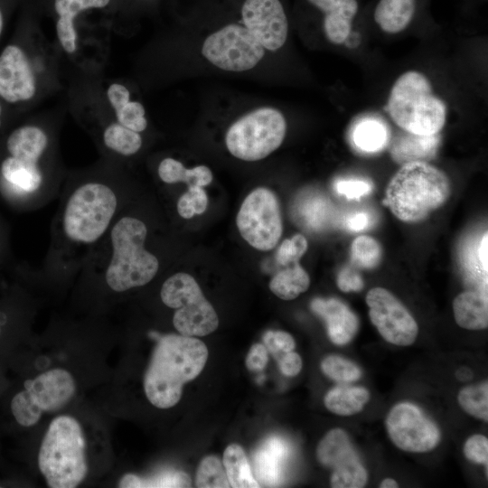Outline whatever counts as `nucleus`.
<instances>
[{"mask_svg":"<svg viewBox=\"0 0 488 488\" xmlns=\"http://www.w3.org/2000/svg\"><path fill=\"white\" fill-rule=\"evenodd\" d=\"M0 333H1V324H0Z\"/></svg>","mask_w":488,"mask_h":488,"instance_id":"obj_53","label":"nucleus"},{"mask_svg":"<svg viewBox=\"0 0 488 488\" xmlns=\"http://www.w3.org/2000/svg\"><path fill=\"white\" fill-rule=\"evenodd\" d=\"M350 139L356 150L365 154H375L389 145L390 134L383 120L374 117H367L359 119L353 125Z\"/></svg>","mask_w":488,"mask_h":488,"instance_id":"obj_24","label":"nucleus"},{"mask_svg":"<svg viewBox=\"0 0 488 488\" xmlns=\"http://www.w3.org/2000/svg\"><path fill=\"white\" fill-rule=\"evenodd\" d=\"M337 286L343 292L359 291L362 288L363 282L357 272L346 267L338 274Z\"/></svg>","mask_w":488,"mask_h":488,"instance_id":"obj_45","label":"nucleus"},{"mask_svg":"<svg viewBox=\"0 0 488 488\" xmlns=\"http://www.w3.org/2000/svg\"><path fill=\"white\" fill-rule=\"evenodd\" d=\"M310 286L307 272L296 262L278 271L270 280L271 292L283 300H292L305 292Z\"/></svg>","mask_w":488,"mask_h":488,"instance_id":"obj_29","label":"nucleus"},{"mask_svg":"<svg viewBox=\"0 0 488 488\" xmlns=\"http://www.w3.org/2000/svg\"><path fill=\"white\" fill-rule=\"evenodd\" d=\"M37 93V79L29 52L17 41L0 52V100L5 106L20 107Z\"/></svg>","mask_w":488,"mask_h":488,"instance_id":"obj_15","label":"nucleus"},{"mask_svg":"<svg viewBox=\"0 0 488 488\" xmlns=\"http://www.w3.org/2000/svg\"><path fill=\"white\" fill-rule=\"evenodd\" d=\"M307 247L306 239L302 234H296L281 243L277 252V261L284 267L298 262Z\"/></svg>","mask_w":488,"mask_h":488,"instance_id":"obj_40","label":"nucleus"},{"mask_svg":"<svg viewBox=\"0 0 488 488\" xmlns=\"http://www.w3.org/2000/svg\"><path fill=\"white\" fill-rule=\"evenodd\" d=\"M310 307L324 320L328 336L334 344L344 345L353 339L359 320L344 303L336 298L317 297L312 300Z\"/></svg>","mask_w":488,"mask_h":488,"instance_id":"obj_17","label":"nucleus"},{"mask_svg":"<svg viewBox=\"0 0 488 488\" xmlns=\"http://www.w3.org/2000/svg\"><path fill=\"white\" fill-rule=\"evenodd\" d=\"M86 441L79 421L67 415L56 417L42 438L38 466L52 488H75L88 473Z\"/></svg>","mask_w":488,"mask_h":488,"instance_id":"obj_6","label":"nucleus"},{"mask_svg":"<svg viewBox=\"0 0 488 488\" xmlns=\"http://www.w3.org/2000/svg\"><path fill=\"white\" fill-rule=\"evenodd\" d=\"M370 399L366 388L339 385L331 389L324 396L326 408L339 416H352L359 413Z\"/></svg>","mask_w":488,"mask_h":488,"instance_id":"obj_25","label":"nucleus"},{"mask_svg":"<svg viewBox=\"0 0 488 488\" xmlns=\"http://www.w3.org/2000/svg\"><path fill=\"white\" fill-rule=\"evenodd\" d=\"M369 316L381 337L389 343L408 346L418 337V326L404 305L382 287L371 288L366 296Z\"/></svg>","mask_w":488,"mask_h":488,"instance_id":"obj_14","label":"nucleus"},{"mask_svg":"<svg viewBox=\"0 0 488 488\" xmlns=\"http://www.w3.org/2000/svg\"><path fill=\"white\" fill-rule=\"evenodd\" d=\"M464 455L471 462L487 466L488 439L481 434L471 436L464 445Z\"/></svg>","mask_w":488,"mask_h":488,"instance_id":"obj_42","label":"nucleus"},{"mask_svg":"<svg viewBox=\"0 0 488 488\" xmlns=\"http://www.w3.org/2000/svg\"><path fill=\"white\" fill-rule=\"evenodd\" d=\"M112 0H54L53 8L57 15L56 33L59 42L67 53L77 50L78 34L75 20L83 12L104 9Z\"/></svg>","mask_w":488,"mask_h":488,"instance_id":"obj_18","label":"nucleus"},{"mask_svg":"<svg viewBox=\"0 0 488 488\" xmlns=\"http://www.w3.org/2000/svg\"><path fill=\"white\" fill-rule=\"evenodd\" d=\"M202 53L218 68L239 72L254 68L265 52L245 26L230 23L205 39Z\"/></svg>","mask_w":488,"mask_h":488,"instance_id":"obj_12","label":"nucleus"},{"mask_svg":"<svg viewBox=\"0 0 488 488\" xmlns=\"http://www.w3.org/2000/svg\"><path fill=\"white\" fill-rule=\"evenodd\" d=\"M159 178L165 183H185L188 186H206L212 181V173L205 165L185 168L183 164L166 157L161 161L157 169Z\"/></svg>","mask_w":488,"mask_h":488,"instance_id":"obj_28","label":"nucleus"},{"mask_svg":"<svg viewBox=\"0 0 488 488\" xmlns=\"http://www.w3.org/2000/svg\"><path fill=\"white\" fill-rule=\"evenodd\" d=\"M10 255L9 237L7 229L0 217V267H4Z\"/></svg>","mask_w":488,"mask_h":488,"instance_id":"obj_48","label":"nucleus"},{"mask_svg":"<svg viewBox=\"0 0 488 488\" xmlns=\"http://www.w3.org/2000/svg\"><path fill=\"white\" fill-rule=\"evenodd\" d=\"M324 14V30L327 39L341 44L350 34L352 21L358 10L356 0H307Z\"/></svg>","mask_w":488,"mask_h":488,"instance_id":"obj_20","label":"nucleus"},{"mask_svg":"<svg viewBox=\"0 0 488 488\" xmlns=\"http://www.w3.org/2000/svg\"><path fill=\"white\" fill-rule=\"evenodd\" d=\"M488 248V236L487 231L484 232V234L482 236L479 243L476 246V254L478 260L484 271L487 272V249Z\"/></svg>","mask_w":488,"mask_h":488,"instance_id":"obj_49","label":"nucleus"},{"mask_svg":"<svg viewBox=\"0 0 488 488\" xmlns=\"http://www.w3.org/2000/svg\"><path fill=\"white\" fill-rule=\"evenodd\" d=\"M14 0H0V39L4 33L9 11L12 9Z\"/></svg>","mask_w":488,"mask_h":488,"instance_id":"obj_50","label":"nucleus"},{"mask_svg":"<svg viewBox=\"0 0 488 488\" xmlns=\"http://www.w3.org/2000/svg\"><path fill=\"white\" fill-rule=\"evenodd\" d=\"M440 133L417 135L402 130L389 141L392 160L399 164L432 160L440 146Z\"/></svg>","mask_w":488,"mask_h":488,"instance_id":"obj_19","label":"nucleus"},{"mask_svg":"<svg viewBox=\"0 0 488 488\" xmlns=\"http://www.w3.org/2000/svg\"><path fill=\"white\" fill-rule=\"evenodd\" d=\"M160 296L166 306L176 309L173 324L180 334L205 336L218 328L213 306L191 275L179 272L169 277L162 285Z\"/></svg>","mask_w":488,"mask_h":488,"instance_id":"obj_9","label":"nucleus"},{"mask_svg":"<svg viewBox=\"0 0 488 488\" xmlns=\"http://www.w3.org/2000/svg\"><path fill=\"white\" fill-rule=\"evenodd\" d=\"M268 352L264 344H253L246 357V366L249 370L262 371L267 364Z\"/></svg>","mask_w":488,"mask_h":488,"instance_id":"obj_44","label":"nucleus"},{"mask_svg":"<svg viewBox=\"0 0 488 488\" xmlns=\"http://www.w3.org/2000/svg\"><path fill=\"white\" fill-rule=\"evenodd\" d=\"M386 428L392 443L411 453H426L439 443L440 431L414 404H396L386 418Z\"/></svg>","mask_w":488,"mask_h":488,"instance_id":"obj_13","label":"nucleus"},{"mask_svg":"<svg viewBox=\"0 0 488 488\" xmlns=\"http://www.w3.org/2000/svg\"><path fill=\"white\" fill-rule=\"evenodd\" d=\"M6 108L0 100V136L5 132V124H6Z\"/></svg>","mask_w":488,"mask_h":488,"instance_id":"obj_51","label":"nucleus"},{"mask_svg":"<svg viewBox=\"0 0 488 488\" xmlns=\"http://www.w3.org/2000/svg\"><path fill=\"white\" fill-rule=\"evenodd\" d=\"M380 488H397L399 483L392 478H385L380 484Z\"/></svg>","mask_w":488,"mask_h":488,"instance_id":"obj_52","label":"nucleus"},{"mask_svg":"<svg viewBox=\"0 0 488 488\" xmlns=\"http://www.w3.org/2000/svg\"><path fill=\"white\" fill-rule=\"evenodd\" d=\"M387 110L398 127L417 135L440 133L446 118V104L433 93L427 78L415 70L395 81Z\"/></svg>","mask_w":488,"mask_h":488,"instance_id":"obj_7","label":"nucleus"},{"mask_svg":"<svg viewBox=\"0 0 488 488\" xmlns=\"http://www.w3.org/2000/svg\"><path fill=\"white\" fill-rule=\"evenodd\" d=\"M236 221L241 237L261 251L275 248L282 235L278 200L264 187L255 189L245 198Z\"/></svg>","mask_w":488,"mask_h":488,"instance_id":"obj_11","label":"nucleus"},{"mask_svg":"<svg viewBox=\"0 0 488 488\" xmlns=\"http://www.w3.org/2000/svg\"><path fill=\"white\" fill-rule=\"evenodd\" d=\"M102 141L106 148L123 156L136 154L143 145L140 133L131 130L118 122H112L104 128Z\"/></svg>","mask_w":488,"mask_h":488,"instance_id":"obj_32","label":"nucleus"},{"mask_svg":"<svg viewBox=\"0 0 488 488\" xmlns=\"http://www.w3.org/2000/svg\"><path fill=\"white\" fill-rule=\"evenodd\" d=\"M267 352L279 359L286 352L294 351L296 343L291 334L284 331H267L263 335Z\"/></svg>","mask_w":488,"mask_h":488,"instance_id":"obj_41","label":"nucleus"},{"mask_svg":"<svg viewBox=\"0 0 488 488\" xmlns=\"http://www.w3.org/2000/svg\"><path fill=\"white\" fill-rule=\"evenodd\" d=\"M334 189L340 195L348 199H359L371 192V184L363 180H338Z\"/></svg>","mask_w":488,"mask_h":488,"instance_id":"obj_43","label":"nucleus"},{"mask_svg":"<svg viewBox=\"0 0 488 488\" xmlns=\"http://www.w3.org/2000/svg\"><path fill=\"white\" fill-rule=\"evenodd\" d=\"M311 193V192H310ZM294 213L297 221L307 229L317 231L324 229L333 213L332 203L324 195L311 193L301 196Z\"/></svg>","mask_w":488,"mask_h":488,"instance_id":"obj_26","label":"nucleus"},{"mask_svg":"<svg viewBox=\"0 0 488 488\" xmlns=\"http://www.w3.org/2000/svg\"><path fill=\"white\" fill-rule=\"evenodd\" d=\"M354 452L347 433L341 428L330 430L322 438L316 448L318 461L323 465L331 468Z\"/></svg>","mask_w":488,"mask_h":488,"instance_id":"obj_31","label":"nucleus"},{"mask_svg":"<svg viewBox=\"0 0 488 488\" xmlns=\"http://www.w3.org/2000/svg\"><path fill=\"white\" fill-rule=\"evenodd\" d=\"M192 480L189 474L183 471L166 470L151 477H141L134 474H127L118 483L123 488L142 487H190Z\"/></svg>","mask_w":488,"mask_h":488,"instance_id":"obj_33","label":"nucleus"},{"mask_svg":"<svg viewBox=\"0 0 488 488\" xmlns=\"http://www.w3.org/2000/svg\"><path fill=\"white\" fill-rule=\"evenodd\" d=\"M49 147V135L36 125H21L0 136V195L11 208L34 210L61 193L43 168Z\"/></svg>","mask_w":488,"mask_h":488,"instance_id":"obj_2","label":"nucleus"},{"mask_svg":"<svg viewBox=\"0 0 488 488\" xmlns=\"http://www.w3.org/2000/svg\"><path fill=\"white\" fill-rule=\"evenodd\" d=\"M451 192L446 174L427 162L407 163L393 175L384 203L400 221L414 223L440 208Z\"/></svg>","mask_w":488,"mask_h":488,"instance_id":"obj_5","label":"nucleus"},{"mask_svg":"<svg viewBox=\"0 0 488 488\" xmlns=\"http://www.w3.org/2000/svg\"><path fill=\"white\" fill-rule=\"evenodd\" d=\"M351 256L354 265L361 268L371 269L380 264L382 249L375 239L362 235L352 241Z\"/></svg>","mask_w":488,"mask_h":488,"instance_id":"obj_37","label":"nucleus"},{"mask_svg":"<svg viewBox=\"0 0 488 488\" xmlns=\"http://www.w3.org/2000/svg\"><path fill=\"white\" fill-rule=\"evenodd\" d=\"M371 223V216L365 211H358L351 214L345 220L346 228L354 232L365 230Z\"/></svg>","mask_w":488,"mask_h":488,"instance_id":"obj_47","label":"nucleus"},{"mask_svg":"<svg viewBox=\"0 0 488 488\" xmlns=\"http://www.w3.org/2000/svg\"><path fill=\"white\" fill-rule=\"evenodd\" d=\"M222 464L231 487H260L259 483L253 475L246 454L240 446L237 444L228 446L223 453Z\"/></svg>","mask_w":488,"mask_h":488,"instance_id":"obj_30","label":"nucleus"},{"mask_svg":"<svg viewBox=\"0 0 488 488\" xmlns=\"http://www.w3.org/2000/svg\"><path fill=\"white\" fill-rule=\"evenodd\" d=\"M240 12L244 26L264 49L274 52L285 44L288 22L279 0H245Z\"/></svg>","mask_w":488,"mask_h":488,"instance_id":"obj_16","label":"nucleus"},{"mask_svg":"<svg viewBox=\"0 0 488 488\" xmlns=\"http://www.w3.org/2000/svg\"><path fill=\"white\" fill-rule=\"evenodd\" d=\"M414 12L415 0H380L374 19L384 32L396 33L408 26Z\"/></svg>","mask_w":488,"mask_h":488,"instance_id":"obj_27","label":"nucleus"},{"mask_svg":"<svg viewBox=\"0 0 488 488\" xmlns=\"http://www.w3.org/2000/svg\"><path fill=\"white\" fill-rule=\"evenodd\" d=\"M333 469L330 483L333 488H361L367 483V471L356 452L341 461Z\"/></svg>","mask_w":488,"mask_h":488,"instance_id":"obj_34","label":"nucleus"},{"mask_svg":"<svg viewBox=\"0 0 488 488\" xmlns=\"http://www.w3.org/2000/svg\"><path fill=\"white\" fill-rule=\"evenodd\" d=\"M195 484L201 488L230 487L223 464L213 455H208L201 461Z\"/></svg>","mask_w":488,"mask_h":488,"instance_id":"obj_36","label":"nucleus"},{"mask_svg":"<svg viewBox=\"0 0 488 488\" xmlns=\"http://www.w3.org/2000/svg\"><path fill=\"white\" fill-rule=\"evenodd\" d=\"M457 400L461 408L475 418L488 420V384L470 385L460 389Z\"/></svg>","mask_w":488,"mask_h":488,"instance_id":"obj_35","label":"nucleus"},{"mask_svg":"<svg viewBox=\"0 0 488 488\" xmlns=\"http://www.w3.org/2000/svg\"><path fill=\"white\" fill-rule=\"evenodd\" d=\"M60 194L43 267L70 274L108 233L123 210L122 193L114 180L91 176L67 184Z\"/></svg>","mask_w":488,"mask_h":488,"instance_id":"obj_1","label":"nucleus"},{"mask_svg":"<svg viewBox=\"0 0 488 488\" xmlns=\"http://www.w3.org/2000/svg\"><path fill=\"white\" fill-rule=\"evenodd\" d=\"M208 205L206 192L200 186H190L177 201V211L183 219H191L195 214H202Z\"/></svg>","mask_w":488,"mask_h":488,"instance_id":"obj_39","label":"nucleus"},{"mask_svg":"<svg viewBox=\"0 0 488 488\" xmlns=\"http://www.w3.org/2000/svg\"><path fill=\"white\" fill-rule=\"evenodd\" d=\"M24 389L11 401V411L18 424L33 427L44 413L63 408L76 393V382L68 371L48 370L33 379L26 380Z\"/></svg>","mask_w":488,"mask_h":488,"instance_id":"obj_8","label":"nucleus"},{"mask_svg":"<svg viewBox=\"0 0 488 488\" xmlns=\"http://www.w3.org/2000/svg\"><path fill=\"white\" fill-rule=\"evenodd\" d=\"M143 1H145V0H143Z\"/></svg>","mask_w":488,"mask_h":488,"instance_id":"obj_54","label":"nucleus"},{"mask_svg":"<svg viewBox=\"0 0 488 488\" xmlns=\"http://www.w3.org/2000/svg\"><path fill=\"white\" fill-rule=\"evenodd\" d=\"M289 449L281 438L271 436L254 454L255 474L259 482L267 486H277L281 483L283 465Z\"/></svg>","mask_w":488,"mask_h":488,"instance_id":"obj_21","label":"nucleus"},{"mask_svg":"<svg viewBox=\"0 0 488 488\" xmlns=\"http://www.w3.org/2000/svg\"><path fill=\"white\" fill-rule=\"evenodd\" d=\"M277 360L280 371L286 376L297 375L303 366L300 355L293 351L285 353Z\"/></svg>","mask_w":488,"mask_h":488,"instance_id":"obj_46","label":"nucleus"},{"mask_svg":"<svg viewBox=\"0 0 488 488\" xmlns=\"http://www.w3.org/2000/svg\"><path fill=\"white\" fill-rule=\"evenodd\" d=\"M147 237L146 223L122 210L80 269L98 270L113 293L144 286L154 279L160 267L158 258L146 248Z\"/></svg>","mask_w":488,"mask_h":488,"instance_id":"obj_3","label":"nucleus"},{"mask_svg":"<svg viewBox=\"0 0 488 488\" xmlns=\"http://www.w3.org/2000/svg\"><path fill=\"white\" fill-rule=\"evenodd\" d=\"M321 369L327 377L340 383L356 381L361 376V371L355 363L338 355L325 357Z\"/></svg>","mask_w":488,"mask_h":488,"instance_id":"obj_38","label":"nucleus"},{"mask_svg":"<svg viewBox=\"0 0 488 488\" xmlns=\"http://www.w3.org/2000/svg\"><path fill=\"white\" fill-rule=\"evenodd\" d=\"M456 324L466 330L477 331L488 326L487 294L468 290L459 294L453 302Z\"/></svg>","mask_w":488,"mask_h":488,"instance_id":"obj_22","label":"nucleus"},{"mask_svg":"<svg viewBox=\"0 0 488 488\" xmlns=\"http://www.w3.org/2000/svg\"><path fill=\"white\" fill-rule=\"evenodd\" d=\"M283 114L273 108L255 109L235 121L226 134L230 153L244 161H258L277 149L286 136Z\"/></svg>","mask_w":488,"mask_h":488,"instance_id":"obj_10","label":"nucleus"},{"mask_svg":"<svg viewBox=\"0 0 488 488\" xmlns=\"http://www.w3.org/2000/svg\"><path fill=\"white\" fill-rule=\"evenodd\" d=\"M208 359L206 345L193 336L166 334L157 339L144 378L147 399L156 408L176 405L184 383L194 380Z\"/></svg>","mask_w":488,"mask_h":488,"instance_id":"obj_4","label":"nucleus"},{"mask_svg":"<svg viewBox=\"0 0 488 488\" xmlns=\"http://www.w3.org/2000/svg\"><path fill=\"white\" fill-rule=\"evenodd\" d=\"M108 100L112 107L117 122L141 133L147 127L145 108L138 101L130 100V92L120 83H112L107 90Z\"/></svg>","mask_w":488,"mask_h":488,"instance_id":"obj_23","label":"nucleus"}]
</instances>
